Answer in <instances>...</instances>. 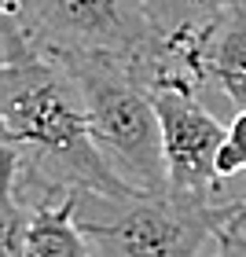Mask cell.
Masks as SVG:
<instances>
[{
  "label": "cell",
  "instance_id": "277c9868",
  "mask_svg": "<svg viewBox=\"0 0 246 257\" xmlns=\"http://www.w3.org/2000/svg\"><path fill=\"white\" fill-rule=\"evenodd\" d=\"M77 224L92 257H209L228 224L224 202L180 195H77Z\"/></svg>",
  "mask_w": 246,
  "mask_h": 257
},
{
  "label": "cell",
  "instance_id": "8992f818",
  "mask_svg": "<svg viewBox=\"0 0 246 257\" xmlns=\"http://www.w3.org/2000/svg\"><path fill=\"white\" fill-rule=\"evenodd\" d=\"M224 4L228 0H144V11L166 44V59H169L162 85H180L191 92L209 85L202 48H206V33L224 11Z\"/></svg>",
  "mask_w": 246,
  "mask_h": 257
},
{
  "label": "cell",
  "instance_id": "9c48e42d",
  "mask_svg": "<svg viewBox=\"0 0 246 257\" xmlns=\"http://www.w3.org/2000/svg\"><path fill=\"white\" fill-rule=\"evenodd\" d=\"M30 213L33 209L15 184V155L0 147V257H26Z\"/></svg>",
  "mask_w": 246,
  "mask_h": 257
},
{
  "label": "cell",
  "instance_id": "7c38bea8",
  "mask_svg": "<svg viewBox=\"0 0 246 257\" xmlns=\"http://www.w3.org/2000/svg\"><path fill=\"white\" fill-rule=\"evenodd\" d=\"M209 257H246V228H220Z\"/></svg>",
  "mask_w": 246,
  "mask_h": 257
},
{
  "label": "cell",
  "instance_id": "8fae6325",
  "mask_svg": "<svg viewBox=\"0 0 246 257\" xmlns=\"http://www.w3.org/2000/svg\"><path fill=\"white\" fill-rule=\"evenodd\" d=\"M33 44L26 37V30H22V22L15 11H8V15H0V66L22 59V55H30Z\"/></svg>",
  "mask_w": 246,
  "mask_h": 257
},
{
  "label": "cell",
  "instance_id": "6da1fadb",
  "mask_svg": "<svg viewBox=\"0 0 246 257\" xmlns=\"http://www.w3.org/2000/svg\"><path fill=\"white\" fill-rule=\"evenodd\" d=\"M0 147L15 155V184L30 209L81 191L140 195L103 162L74 74L41 52L0 66Z\"/></svg>",
  "mask_w": 246,
  "mask_h": 257
},
{
  "label": "cell",
  "instance_id": "52a82bcc",
  "mask_svg": "<svg viewBox=\"0 0 246 257\" xmlns=\"http://www.w3.org/2000/svg\"><path fill=\"white\" fill-rule=\"evenodd\" d=\"M206 77L235 110H246V0H228L206 33Z\"/></svg>",
  "mask_w": 246,
  "mask_h": 257
},
{
  "label": "cell",
  "instance_id": "5bb4252c",
  "mask_svg": "<svg viewBox=\"0 0 246 257\" xmlns=\"http://www.w3.org/2000/svg\"><path fill=\"white\" fill-rule=\"evenodd\" d=\"M19 0H0V15H8V11H15Z\"/></svg>",
  "mask_w": 246,
  "mask_h": 257
},
{
  "label": "cell",
  "instance_id": "5b68a950",
  "mask_svg": "<svg viewBox=\"0 0 246 257\" xmlns=\"http://www.w3.org/2000/svg\"><path fill=\"white\" fill-rule=\"evenodd\" d=\"M155 107H158V118H162L169 195L217 202L213 195L228 180L217 166L228 125H220L198 103V92L180 88V85H155Z\"/></svg>",
  "mask_w": 246,
  "mask_h": 257
},
{
  "label": "cell",
  "instance_id": "3957f363",
  "mask_svg": "<svg viewBox=\"0 0 246 257\" xmlns=\"http://www.w3.org/2000/svg\"><path fill=\"white\" fill-rule=\"evenodd\" d=\"M15 15L33 52L48 59H121L162 85L166 44L151 26L144 0H19Z\"/></svg>",
  "mask_w": 246,
  "mask_h": 257
},
{
  "label": "cell",
  "instance_id": "7a4b0ae2",
  "mask_svg": "<svg viewBox=\"0 0 246 257\" xmlns=\"http://www.w3.org/2000/svg\"><path fill=\"white\" fill-rule=\"evenodd\" d=\"M63 66L81 88L88 133L103 162L133 191L166 195L169 169L151 81L121 59H70Z\"/></svg>",
  "mask_w": 246,
  "mask_h": 257
},
{
  "label": "cell",
  "instance_id": "4fadbf2b",
  "mask_svg": "<svg viewBox=\"0 0 246 257\" xmlns=\"http://www.w3.org/2000/svg\"><path fill=\"white\" fill-rule=\"evenodd\" d=\"M224 209H228V224L224 228H246V195L224 202Z\"/></svg>",
  "mask_w": 246,
  "mask_h": 257
},
{
  "label": "cell",
  "instance_id": "ba28073f",
  "mask_svg": "<svg viewBox=\"0 0 246 257\" xmlns=\"http://www.w3.org/2000/svg\"><path fill=\"white\" fill-rule=\"evenodd\" d=\"M26 257H92L88 235L77 224V195L33 206Z\"/></svg>",
  "mask_w": 246,
  "mask_h": 257
},
{
  "label": "cell",
  "instance_id": "30bf717a",
  "mask_svg": "<svg viewBox=\"0 0 246 257\" xmlns=\"http://www.w3.org/2000/svg\"><path fill=\"white\" fill-rule=\"evenodd\" d=\"M217 166H220L224 177H235V173L246 169V110H235V118H231Z\"/></svg>",
  "mask_w": 246,
  "mask_h": 257
}]
</instances>
